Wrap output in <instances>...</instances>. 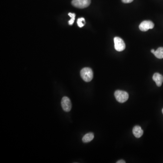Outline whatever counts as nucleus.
Here are the masks:
<instances>
[{
  "instance_id": "1",
  "label": "nucleus",
  "mask_w": 163,
  "mask_h": 163,
  "mask_svg": "<svg viewBox=\"0 0 163 163\" xmlns=\"http://www.w3.org/2000/svg\"><path fill=\"white\" fill-rule=\"evenodd\" d=\"M80 75L82 79L86 82H90L93 78L92 70L90 68H84L81 70Z\"/></svg>"
},
{
  "instance_id": "2",
  "label": "nucleus",
  "mask_w": 163,
  "mask_h": 163,
  "mask_svg": "<svg viewBox=\"0 0 163 163\" xmlns=\"http://www.w3.org/2000/svg\"><path fill=\"white\" fill-rule=\"evenodd\" d=\"M117 101L120 103H124L128 100L129 95L127 92L123 91L117 90L114 93Z\"/></svg>"
},
{
  "instance_id": "3",
  "label": "nucleus",
  "mask_w": 163,
  "mask_h": 163,
  "mask_svg": "<svg viewBox=\"0 0 163 163\" xmlns=\"http://www.w3.org/2000/svg\"><path fill=\"white\" fill-rule=\"evenodd\" d=\"M90 4L91 0H73L72 1V5L77 8H85Z\"/></svg>"
},
{
  "instance_id": "4",
  "label": "nucleus",
  "mask_w": 163,
  "mask_h": 163,
  "mask_svg": "<svg viewBox=\"0 0 163 163\" xmlns=\"http://www.w3.org/2000/svg\"><path fill=\"white\" fill-rule=\"evenodd\" d=\"M114 47L116 51L121 52L125 50L126 48V44L122 39L119 37H116L114 39Z\"/></svg>"
},
{
  "instance_id": "5",
  "label": "nucleus",
  "mask_w": 163,
  "mask_h": 163,
  "mask_svg": "<svg viewBox=\"0 0 163 163\" xmlns=\"http://www.w3.org/2000/svg\"><path fill=\"white\" fill-rule=\"evenodd\" d=\"M61 106L63 111L66 112H69L72 108V104L69 98L67 97H63L61 100Z\"/></svg>"
},
{
  "instance_id": "6",
  "label": "nucleus",
  "mask_w": 163,
  "mask_h": 163,
  "mask_svg": "<svg viewBox=\"0 0 163 163\" xmlns=\"http://www.w3.org/2000/svg\"><path fill=\"white\" fill-rule=\"evenodd\" d=\"M154 24L150 21H144L142 22L139 25V29L142 31H146L149 29H153Z\"/></svg>"
},
{
  "instance_id": "7",
  "label": "nucleus",
  "mask_w": 163,
  "mask_h": 163,
  "mask_svg": "<svg viewBox=\"0 0 163 163\" xmlns=\"http://www.w3.org/2000/svg\"><path fill=\"white\" fill-rule=\"evenodd\" d=\"M153 79L158 87H160L163 82V76L159 73H155L153 76Z\"/></svg>"
},
{
  "instance_id": "8",
  "label": "nucleus",
  "mask_w": 163,
  "mask_h": 163,
  "mask_svg": "<svg viewBox=\"0 0 163 163\" xmlns=\"http://www.w3.org/2000/svg\"><path fill=\"white\" fill-rule=\"evenodd\" d=\"M133 134L136 138H139L141 137L143 134V130H142L141 127L136 126L133 128L132 130Z\"/></svg>"
},
{
  "instance_id": "9",
  "label": "nucleus",
  "mask_w": 163,
  "mask_h": 163,
  "mask_svg": "<svg viewBox=\"0 0 163 163\" xmlns=\"http://www.w3.org/2000/svg\"><path fill=\"white\" fill-rule=\"evenodd\" d=\"M94 137V134L92 133H89L84 135L82 139L84 143L89 142L93 140Z\"/></svg>"
},
{
  "instance_id": "10",
  "label": "nucleus",
  "mask_w": 163,
  "mask_h": 163,
  "mask_svg": "<svg viewBox=\"0 0 163 163\" xmlns=\"http://www.w3.org/2000/svg\"><path fill=\"white\" fill-rule=\"evenodd\" d=\"M153 54L158 59H162L163 58V47H159L156 51H155Z\"/></svg>"
},
{
  "instance_id": "11",
  "label": "nucleus",
  "mask_w": 163,
  "mask_h": 163,
  "mask_svg": "<svg viewBox=\"0 0 163 163\" xmlns=\"http://www.w3.org/2000/svg\"><path fill=\"white\" fill-rule=\"evenodd\" d=\"M77 24L78 26L81 28L84 26L85 24V20L84 18H78L77 20Z\"/></svg>"
},
{
  "instance_id": "12",
  "label": "nucleus",
  "mask_w": 163,
  "mask_h": 163,
  "mask_svg": "<svg viewBox=\"0 0 163 163\" xmlns=\"http://www.w3.org/2000/svg\"><path fill=\"white\" fill-rule=\"evenodd\" d=\"M68 16L71 17V19L68 21V24L69 25H72L74 22L75 14L74 13H68Z\"/></svg>"
},
{
  "instance_id": "13",
  "label": "nucleus",
  "mask_w": 163,
  "mask_h": 163,
  "mask_svg": "<svg viewBox=\"0 0 163 163\" xmlns=\"http://www.w3.org/2000/svg\"><path fill=\"white\" fill-rule=\"evenodd\" d=\"M122 2L124 3H130L132 2L134 0H121Z\"/></svg>"
},
{
  "instance_id": "14",
  "label": "nucleus",
  "mask_w": 163,
  "mask_h": 163,
  "mask_svg": "<svg viewBox=\"0 0 163 163\" xmlns=\"http://www.w3.org/2000/svg\"><path fill=\"white\" fill-rule=\"evenodd\" d=\"M126 163V161H124L123 160H118V162H117V163Z\"/></svg>"
},
{
  "instance_id": "15",
  "label": "nucleus",
  "mask_w": 163,
  "mask_h": 163,
  "mask_svg": "<svg viewBox=\"0 0 163 163\" xmlns=\"http://www.w3.org/2000/svg\"><path fill=\"white\" fill-rule=\"evenodd\" d=\"M155 50H154V49H152V50L151 51V52L153 54H154V53L155 52Z\"/></svg>"
},
{
  "instance_id": "16",
  "label": "nucleus",
  "mask_w": 163,
  "mask_h": 163,
  "mask_svg": "<svg viewBox=\"0 0 163 163\" xmlns=\"http://www.w3.org/2000/svg\"><path fill=\"white\" fill-rule=\"evenodd\" d=\"M162 113H163V109H162Z\"/></svg>"
}]
</instances>
